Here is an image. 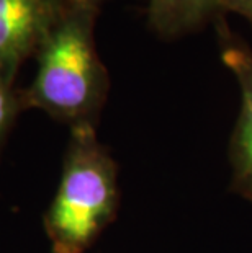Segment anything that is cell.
<instances>
[{
    "label": "cell",
    "mask_w": 252,
    "mask_h": 253,
    "mask_svg": "<svg viewBox=\"0 0 252 253\" xmlns=\"http://www.w3.org/2000/svg\"><path fill=\"white\" fill-rule=\"evenodd\" d=\"M100 10L71 2L36 51V72L21 88L25 110H41L69 129L97 127L110 75L95 44Z\"/></svg>",
    "instance_id": "cell-1"
},
{
    "label": "cell",
    "mask_w": 252,
    "mask_h": 253,
    "mask_svg": "<svg viewBox=\"0 0 252 253\" xmlns=\"http://www.w3.org/2000/svg\"><path fill=\"white\" fill-rule=\"evenodd\" d=\"M118 206V165L97 127H72L57 191L45 214L52 253H85L115 220Z\"/></svg>",
    "instance_id": "cell-2"
},
{
    "label": "cell",
    "mask_w": 252,
    "mask_h": 253,
    "mask_svg": "<svg viewBox=\"0 0 252 253\" xmlns=\"http://www.w3.org/2000/svg\"><path fill=\"white\" fill-rule=\"evenodd\" d=\"M221 62L234 75L241 90V110L229 144L233 190L252 201V47L234 33L226 15L213 23Z\"/></svg>",
    "instance_id": "cell-3"
},
{
    "label": "cell",
    "mask_w": 252,
    "mask_h": 253,
    "mask_svg": "<svg viewBox=\"0 0 252 253\" xmlns=\"http://www.w3.org/2000/svg\"><path fill=\"white\" fill-rule=\"evenodd\" d=\"M71 0H0V72L17 82L21 66L41 42Z\"/></svg>",
    "instance_id": "cell-4"
},
{
    "label": "cell",
    "mask_w": 252,
    "mask_h": 253,
    "mask_svg": "<svg viewBox=\"0 0 252 253\" xmlns=\"http://www.w3.org/2000/svg\"><path fill=\"white\" fill-rule=\"evenodd\" d=\"M221 0H149V30L162 40H177L213 25L223 17Z\"/></svg>",
    "instance_id": "cell-5"
},
{
    "label": "cell",
    "mask_w": 252,
    "mask_h": 253,
    "mask_svg": "<svg viewBox=\"0 0 252 253\" xmlns=\"http://www.w3.org/2000/svg\"><path fill=\"white\" fill-rule=\"evenodd\" d=\"M21 111H25L21 88L15 85V80L0 72V150Z\"/></svg>",
    "instance_id": "cell-6"
},
{
    "label": "cell",
    "mask_w": 252,
    "mask_h": 253,
    "mask_svg": "<svg viewBox=\"0 0 252 253\" xmlns=\"http://www.w3.org/2000/svg\"><path fill=\"white\" fill-rule=\"evenodd\" d=\"M221 10L224 15L238 13L252 25V0H221Z\"/></svg>",
    "instance_id": "cell-7"
},
{
    "label": "cell",
    "mask_w": 252,
    "mask_h": 253,
    "mask_svg": "<svg viewBox=\"0 0 252 253\" xmlns=\"http://www.w3.org/2000/svg\"><path fill=\"white\" fill-rule=\"evenodd\" d=\"M74 3H80V5H87V7H94V8H99L103 5L106 0H71Z\"/></svg>",
    "instance_id": "cell-8"
}]
</instances>
